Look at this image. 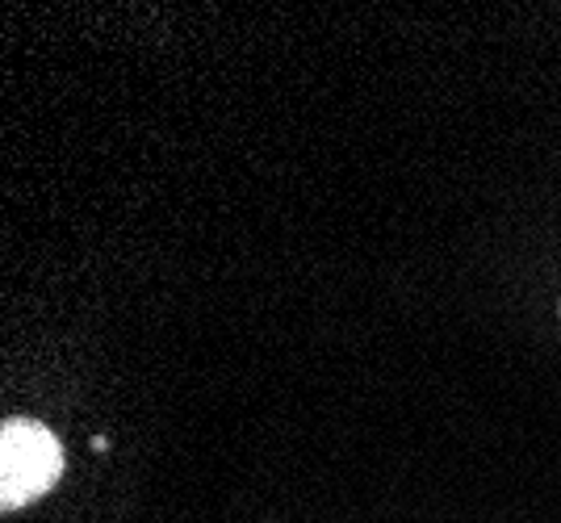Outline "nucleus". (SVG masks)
<instances>
[{"label": "nucleus", "mask_w": 561, "mask_h": 523, "mask_svg": "<svg viewBox=\"0 0 561 523\" xmlns=\"http://www.w3.org/2000/svg\"><path fill=\"white\" fill-rule=\"evenodd\" d=\"M64 474V449L55 431L34 419H9L0 428V511H22L43 499Z\"/></svg>", "instance_id": "nucleus-1"}]
</instances>
